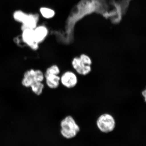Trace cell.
Here are the masks:
<instances>
[{
	"mask_svg": "<svg viewBox=\"0 0 146 146\" xmlns=\"http://www.w3.org/2000/svg\"><path fill=\"white\" fill-rule=\"evenodd\" d=\"M79 58L81 61L86 64L90 66L92 65V60L90 57L87 55L84 54H82L80 56Z\"/></svg>",
	"mask_w": 146,
	"mask_h": 146,
	"instance_id": "obj_14",
	"label": "cell"
},
{
	"mask_svg": "<svg viewBox=\"0 0 146 146\" xmlns=\"http://www.w3.org/2000/svg\"><path fill=\"white\" fill-rule=\"evenodd\" d=\"M142 95L144 98H145V101H146V92L145 90V92H142Z\"/></svg>",
	"mask_w": 146,
	"mask_h": 146,
	"instance_id": "obj_15",
	"label": "cell"
},
{
	"mask_svg": "<svg viewBox=\"0 0 146 146\" xmlns=\"http://www.w3.org/2000/svg\"><path fill=\"white\" fill-rule=\"evenodd\" d=\"M44 78V74L41 71L30 69L25 72L22 80V84L25 87H30L34 82H42Z\"/></svg>",
	"mask_w": 146,
	"mask_h": 146,
	"instance_id": "obj_3",
	"label": "cell"
},
{
	"mask_svg": "<svg viewBox=\"0 0 146 146\" xmlns=\"http://www.w3.org/2000/svg\"><path fill=\"white\" fill-rule=\"evenodd\" d=\"M97 126L101 132L108 133L112 132L115 127L116 121L113 117L108 113L102 114L96 122Z\"/></svg>",
	"mask_w": 146,
	"mask_h": 146,
	"instance_id": "obj_2",
	"label": "cell"
},
{
	"mask_svg": "<svg viewBox=\"0 0 146 146\" xmlns=\"http://www.w3.org/2000/svg\"><path fill=\"white\" fill-rule=\"evenodd\" d=\"M44 85L42 82H35L32 84L30 87L33 92L37 96H40L43 92Z\"/></svg>",
	"mask_w": 146,
	"mask_h": 146,
	"instance_id": "obj_10",
	"label": "cell"
},
{
	"mask_svg": "<svg viewBox=\"0 0 146 146\" xmlns=\"http://www.w3.org/2000/svg\"><path fill=\"white\" fill-rule=\"evenodd\" d=\"M60 73V70L59 67L57 65H53L46 69L44 76L49 74L58 75Z\"/></svg>",
	"mask_w": 146,
	"mask_h": 146,
	"instance_id": "obj_12",
	"label": "cell"
},
{
	"mask_svg": "<svg viewBox=\"0 0 146 146\" xmlns=\"http://www.w3.org/2000/svg\"><path fill=\"white\" fill-rule=\"evenodd\" d=\"M72 65L76 72L81 75H87L91 72V66L86 64L81 61L79 57H76L73 59Z\"/></svg>",
	"mask_w": 146,
	"mask_h": 146,
	"instance_id": "obj_6",
	"label": "cell"
},
{
	"mask_svg": "<svg viewBox=\"0 0 146 146\" xmlns=\"http://www.w3.org/2000/svg\"><path fill=\"white\" fill-rule=\"evenodd\" d=\"M46 83L48 87L52 89L57 88L59 86L60 77L58 75L49 74L44 76Z\"/></svg>",
	"mask_w": 146,
	"mask_h": 146,
	"instance_id": "obj_8",
	"label": "cell"
},
{
	"mask_svg": "<svg viewBox=\"0 0 146 146\" xmlns=\"http://www.w3.org/2000/svg\"><path fill=\"white\" fill-rule=\"evenodd\" d=\"M35 37L36 43L42 42L48 35V31L46 27L44 26L36 27L34 29Z\"/></svg>",
	"mask_w": 146,
	"mask_h": 146,
	"instance_id": "obj_7",
	"label": "cell"
},
{
	"mask_svg": "<svg viewBox=\"0 0 146 146\" xmlns=\"http://www.w3.org/2000/svg\"><path fill=\"white\" fill-rule=\"evenodd\" d=\"M27 14L21 11H17L14 14V18L16 21L22 23L26 17Z\"/></svg>",
	"mask_w": 146,
	"mask_h": 146,
	"instance_id": "obj_13",
	"label": "cell"
},
{
	"mask_svg": "<svg viewBox=\"0 0 146 146\" xmlns=\"http://www.w3.org/2000/svg\"><path fill=\"white\" fill-rule=\"evenodd\" d=\"M34 29H25L23 30L22 38L24 43L34 50L38 48L39 44L36 43L35 37Z\"/></svg>",
	"mask_w": 146,
	"mask_h": 146,
	"instance_id": "obj_5",
	"label": "cell"
},
{
	"mask_svg": "<svg viewBox=\"0 0 146 146\" xmlns=\"http://www.w3.org/2000/svg\"><path fill=\"white\" fill-rule=\"evenodd\" d=\"M41 13L44 17L46 18H50L54 15V12L52 9L47 8H42L40 10Z\"/></svg>",
	"mask_w": 146,
	"mask_h": 146,
	"instance_id": "obj_11",
	"label": "cell"
},
{
	"mask_svg": "<svg viewBox=\"0 0 146 146\" xmlns=\"http://www.w3.org/2000/svg\"><path fill=\"white\" fill-rule=\"evenodd\" d=\"M60 82L64 86L68 88L75 87L78 82L77 76L74 73L67 71L64 73L60 78Z\"/></svg>",
	"mask_w": 146,
	"mask_h": 146,
	"instance_id": "obj_4",
	"label": "cell"
},
{
	"mask_svg": "<svg viewBox=\"0 0 146 146\" xmlns=\"http://www.w3.org/2000/svg\"><path fill=\"white\" fill-rule=\"evenodd\" d=\"M38 18L35 16L27 15L23 23V30L25 29H34L36 27Z\"/></svg>",
	"mask_w": 146,
	"mask_h": 146,
	"instance_id": "obj_9",
	"label": "cell"
},
{
	"mask_svg": "<svg viewBox=\"0 0 146 146\" xmlns=\"http://www.w3.org/2000/svg\"><path fill=\"white\" fill-rule=\"evenodd\" d=\"M60 132L64 138L71 139L75 137L80 131L79 126L72 116H67L60 122Z\"/></svg>",
	"mask_w": 146,
	"mask_h": 146,
	"instance_id": "obj_1",
	"label": "cell"
}]
</instances>
